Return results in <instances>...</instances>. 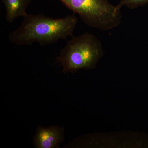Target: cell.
Returning <instances> with one entry per match:
<instances>
[{"mask_svg":"<svg viewBox=\"0 0 148 148\" xmlns=\"http://www.w3.org/2000/svg\"><path fill=\"white\" fill-rule=\"evenodd\" d=\"M90 28L107 31L121 23V8L108 0H59Z\"/></svg>","mask_w":148,"mask_h":148,"instance_id":"3","label":"cell"},{"mask_svg":"<svg viewBox=\"0 0 148 148\" xmlns=\"http://www.w3.org/2000/svg\"><path fill=\"white\" fill-rule=\"evenodd\" d=\"M32 0H2L6 9V20L13 22L15 19L27 14L26 10Z\"/></svg>","mask_w":148,"mask_h":148,"instance_id":"5","label":"cell"},{"mask_svg":"<svg viewBox=\"0 0 148 148\" xmlns=\"http://www.w3.org/2000/svg\"><path fill=\"white\" fill-rule=\"evenodd\" d=\"M147 3L148 0H121L118 5L121 8L123 6H125L128 8L133 9Z\"/></svg>","mask_w":148,"mask_h":148,"instance_id":"6","label":"cell"},{"mask_svg":"<svg viewBox=\"0 0 148 148\" xmlns=\"http://www.w3.org/2000/svg\"><path fill=\"white\" fill-rule=\"evenodd\" d=\"M104 54L102 43L94 35L86 33L73 37L61 50L56 59L64 73L92 69Z\"/></svg>","mask_w":148,"mask_h":148,"instance_id":"2","label":"cell"},{"mask_svg":"<svg viewBox=\"0 0 148 148\" xmlns=\"http://www.w3.org/2000/svg\"><path fill=\"white\" fill-rule=\"evenodd\" d=\"M21 26L9 35V39L18 46L38 42L44 46L73 36L78 22L74 14L58 19L41 14H27Z\"/></svg>","mask_w":148,"mask_h":148,"instance_id":"1","label":"cell"},{"mask_svg":"<svg viewBox=\"0 0 148 148\" xmlns=\"http://www.w3.org/2000/svg\"><path fill=\"white\" fill-rule=\"evenodd\" d=\"M64 140V129L56 126L38 127L33 143L38 148H58Z\"/></svg>","mask_w":148,"mask_h":148,"instance_id":"4","label":"cell"}]
</instances>
